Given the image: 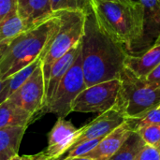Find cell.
<instances>
[{"mask_svg":"<svg viewBox=\"0 0 160 160\" xmlns=\"http://www.w3.org/2000/svg\"><path fill=\"white\" fill-rule=\"evenodd\" d=\"M50 158L45 152H42V153H39V154H37V155H33V156H22V157H20L19 155L12 158L11 159L9 160H46ZM51 159V158H50Z\"/></svg>","mask_w":160,"mask_h":160,"instance_id":"4316f807","label":"cell"},{"mask_svg":"<svg viewBox=\"0 0 160 160\" xmlns=\"http://www.w3.org/2000/svg\"><path fill=\"white\" fill-rule=\"evenodd\" d=\"M158 149L159 150V152H160V145H159V146H158Z\"/></svg>","mask_w":160,"mask_h":160,"instance_id":"1f68e13d","label":"cell"},{"mask_svg":"<svg viewBox=\"0 0 160 160\" xmlns=\"http://www.w3.org/2000/svg\"><path fill=\"white\" fill-rule=\"evenodd\" d=\"M143 11V28L141 41L133 56H139L154 46L160 35L159 0H140Z\"/></svg>","mask_w":160,"mask_h":160,"instance_id":"30bf717a","label":"cell"},{"mask_svg":"<svg viewBox=\"0 0 160 160\" xmlns=\"http://www.w3.org/2000/svg\"><path fill=\"white\" fill-rule=\"evenodd\" d=\"M81 128H77L65 118H58L48 134L46 155L52 160H58L75 142Z\"/></svg>","mask_w":160,"mask_h":160,"instance_id":"9c48e42d","label":"cell"},{"mask_svg":"<svg viewBox=\"0 0 160 160\" xmlns=\"http://www.w3.org/2000/svg\"><path fill=\"white\" fill-rule=\"evenodd\" d=\"M54 13L51 0H17V15L25 31L41 24Z\"/></svg>","mask_w":160,"mask_h":160,"instance_id":"7c38bea8","label":"cell"},{"mask_svg":"<svg viewBox=\"0 0 160 160\" xmlns=\"http://www.w3.org/2000/svg\"><path fill=\"white\" fill-rule=\"evenodd\" d=\"M159 3H160V0H159Z\"/></svg>","mask_w":160,"mask_h":160,"instance_id":"836d02e7","label":"cell"},{"mask_svg":"<svg viewBox=\"0 0 160 160\" xmlns=\"http://www.w3.org/2000/svg\"><path fill=\"white\" fill-rule=\"evenodd\" d=\"M8 99L38 117L40 115L45 99V83L41 63L26 82Z\"/></svg>","mask_w":160,"mask_h":160,"instance_id":"ba28073f","label":"cell"},{"mask_svg":"<svg viewBox=\"0 0 160 160\" xmlns=\"http://www.w3.org/2000/svg\"><path fill=\"white\" fill-rule=\"evenodd\" d=\"M102 139H95V140H89V141L82 142L78 143L77 145L69 148L59 159L62 160L65 159V158H68L84 157L89 152H91L93 149H95Z\"/></svg>","mask_w":160,"mask_h":160,"instance_id":"7402d4cb","label":"cell"},{"mask_svg":"<svg viewBox=\"0 0 160 160\" xmlns=\"http://www.w3.org/2000/svg\"><path fill=\"white\" fill-rule=\"evenodd\" d=\"M46 160H52V159H50V158H48V159H46Z\"/></svg>","mask_w":160,"mask_h":160,"instance_id":"d6a6232c","label":"cell"},{"mask_svg":"<svg viewBox=\"0 0 160 160\" xmlns=\"http://www.w3.org/2000/svg\"><path fill=\"white\" fill-rule=\"evenodd\" d=\"M40 63H41V59L39 57L29 66L25 67L20 71L9 76L8 79L4 80L3 86L0 92V103L9 98L26 82V80L32 75L34 70L38 68V66Z\"/></svg>","mask_w":160,"mask_h":160,"instance_id":"ac0fdd59","label":"cell"},{"mask_svg":"<svg viewBox=\"0 0 160 160\" xmlns=\"http://www.w3.org/2000/svg\"><path fill=\"white\" fill-rule=\"evenodd\" d=\"M132 129L134 132H137L141 128H143L145 127L160 124V106L157 109L149 112L146 115H144L142 118L139 119H132L128 120Z\"/></svg>","mask_w":160,"mask_h":160,"instance_id":"603a6c76","label":"cell"},{"mask_svg":"<svg viewBox=\"0 0 160 160\" xmlns=\"http://www.w3.org/2000/svg\"><path fill=\"white\" fill-rule=\"evenodd\" d=\"M134 160H160L159 150L156 147L145 144Z\"/></svg>","mask_w":160,"mask_h":160,"instance_id":"484cf974","label":"cell"},{"mask_svg":"<svg viewBox=\"0 0 160 160\" xmlns=\"http://www.w3.org/2000/svg\"><path fill=\"white\" fill-rule=\"evenodd\" d=\"M2 86H3V81H2V80H0V92H1Z\"/></svg>","mask_w":160,"mask_h":160,"instance_id":"4dcf8cb0","label":"cell"},{"mask_svg":"<svg viewBox=\"0 0 160 160\" xmlns=\"http://www.w3.org/2000/svg\"><path fill=\"white\" fill-rule=\"evenodd\" d=\"M120 84V79H115L86 87L72 102L71 111L102 113L113 109Z\"/></svg>","mask_w":160,"mask_h":160,"instance_id":"52a82bcc","label":"cell"},{"mask_svg":"<svg viewBox=\"0 0 160 160\" xmlns=\"http://www.w3.org/2000/svg\"><path fill=\"white\" fill-rule=\"evenodd\" d=\"M82 41V40H81ZM82 49V43L80 42L77 46L72 48L68 52H67L63 57L57 60L50 72L49 79L45 88V99H44V106L51 100L52 97L53 96L55 90L57 89L60 82L62 81L63 77L69 69L77 56L79 55ZM43 106V107H44Z\"/></svg>","mask_w":160,"mask_h":160,"instance_id":"9a60e30c","label":"cell"},{"mask_svg":"<svg viewBox=\"0 0 160 160\" xmlns=\"http://www.w3.org/2000/svg\"><path fill=\"white\" fill-rule=\"evenodd\" d=\"M133 132L128 120H127L124 124L104 137L97 147L84 157L94 160H109Z\"/></svg>","mask_w":160,"mask_h":160,"instance_id":"4fadbf2b","label":"cell"},{"mask_svg":"<svg viewBox=\"0 0 160 160\" xmlns=\"http://www.w3.org/2000/svg\"><path fill=\"white\" fill-rule=\"evenodd\" d=\"M58 14L61 19L59 29L46 45L40 57L45 88L53 64L81 42L84 32V12L63 10Z\"/></svg>","mask_w":160,"mask_h":160,"instance_id":"5b68a950","label":"cell"},{"mask_svg":"<svg viewBox=\"0 0 160 160\" xmlns=\"http://www.w3.org/2000/svg\"><path fill=\"white\" fill-rule=\"evenodd\" d=\"M17 14V0H0V23Z\"/></svg>","mask_w":160,"mask_h":160,"instance_id":"d4e9b609","label":"cell"},{"mask_svg":"<svg viewBox=\"0 0 160 160\" xmlns=\"http://www.w3.org/2000/svg\"><path fill=\"white\" fill-rule=\"evenodd\" d=\"M114 110L127 120L139 119L160 106V82L139 78L124 68Z\"/></svg>","mask_w":160,"mask_h":160,"instance_id":"277c9868","label":"cell"},{"mask_svg":"<svg viewBox=\"0 0 160 160\" xmlns=\"http://www.w3.org/2000/svg\"><path fill=\"white\" fill-rule=\"evenodd\" d=\"M160 64V35L152 48L139 56L127 55L125 68L139 78H146Z\"/></svg>","mask_w":160,"mask_h":160,"instance_id":"5bb4252c","label":"cell"},{"mask_svg":"<svg viewBox=\"0 0 160 160\" xmlns=\"http://www.w3.org/2000/svg\"><path fill=\"white\" fill-rule=\"evenodd\" d=\"M62 160H94L90 158H86V157H77V158H68Z\"/></svg>","mask_w":160,"mask_h":160,"instance_id":"f546056e","label":"cell"},{"mask_svg":"<svg viewBox=\"0 0 160 160\" xmlns=\"http://www.w3.org/2000/svg\"><path fill=\"white\" fill-rule=\"evenodd\" d=\"M82 65L86 87L119 79L125 68L124 48L98 26L92 8L85 13Z\"/></svg>","mask_w":160,"mask_h":160,"instance_id":"6da1fadb","label":"cell"},{"mask_svg":"<svg viewBox=\"0 0 160 160\" xmlns=\"http://www.w3.org/2000/svg\"><path fill=\"white\" fill-rule=\"evenodd\" d=\"M91 8L100 29L119 43L128 55L133 56L142 36V4L91 0Z\"/></svg>","mask_w":160,"mask_h":160,"instance_id":"7a4b0ae2","label":"cell"},{"mask_svg":"<svg viewBox=\"0 0 160 160\" xmlns=\"http://www.w3.org/2000/svg\"><path fill=\"white\" fill-rule=\"evenodd\" d=\"M51 5L53 12L68 10L86 13L91 9V0H51Z\"/></svg>","mask_w":160,"mask_h":160,"instance_id":"44dd1931","label":"cell"},{"mask_svg":"<svg viewBox=\"0 0 160 160\" xmlns=\"http://www.w3.org/2000/svg\"><path fill=\"white\" fill-rule=\"evenodd\" d=\"M24 30V25L20 17L15 14L0 23V44L9 41Z\"/></svg>","mask_w":160,"mask_h":160,"instance_id":"ffe728a7","label":"cell"},{"mask_svg":"<svg viewBox=\"0 0 160 160\" xmlns=\"http://www.w3.org/2000/svg\"><path fill=\"white\" fill-rule=\"evenodd\" d=\"M26 127H10L0 129V160H9L18 156Z\"/></svg>","mask_w":160,"mask_h":160,"instance_id":"e0dca14e","label":"cell"},{"mask_svg":"<svg viewBox=\"0 0 160 160\" xmlns=\"http://www.w3.org/2000/svg\"><path fill=\"white\" fill-rule=\"evenodd\" d=\"M107 1H112V2H119V3H124L128 5H136L141 3L140 0H107Z\"/></svg>","mask_w":160,"mask_h":160,"instance_id":"f1b7e54d","label":"cell"},{"mask_svg":"<svg viewBox=\"0 0 160 160\" xmlns=\"http://www.w3.org/2000/svg\"><path fill=\"white\" fill-rule=\"evenodd\" d=\"M82 50V49H81ZM86 88L82 65L81 52L67 71L51 100L42 108L43 113H53L58 118H65L71 111V104L78 95Z\"/></svg>","mask_w":160,"mask_h":160,"instance_id":"8992f818","label":"cell"},{"mask_svg":"<svg viewBox=\"0 0 160 160\" xmlns=\"http://www.w3.org/2000/svg\"><path fill=\"white\" fill-rule=\"evenodd\" d=\"M38 118L8 99L0 103V129L10 127H28Z\"/></svg>","mask_w":160,"mask_h":160,"instance_id":"2e32d148","label":"cell"},{"mask_svg":"<svg viewBox=\"0 0 160 160\" xmlns=\"http://www.w3.org/2000/svg\"><path fill=\"white\" fill-rule=\"evenodd\" d=\"M143 142L153 147L158 148L160 145V124L151 125L137 131Z\"/></svg>","mask_w":160,"mask_h":160,"instance_id":"cb8c5ba5","label":"cell"},{"mask_svg":"<svg viewBox=\"0 0 160 160\" xmlns=\"http://www.w3.org/2000/svg\"><path fill=\"white\" fill-rule=\"evenodd\" d=\"M126 121L127 119L114 109L102 112L89 124L81 128V132L71 147L84 141L102 139Z\"/></svg>","mask_w":160,"mask_h":160,"instance_id":"8fae6325","label":"cell"},{"mask_svg":"<svg viewBox=\"0 0 160 160\" xmlns=\"http://www.w3.org/2000/svg\"><path fill=\"white\" fill-rule=\"evenodd\" d=\"M60 23V16L55 12L37 27L23 31L9 41L0 44V80L8 79L41 57Z\"/></svg>","mask_w":160,"mask_h":160,"instance_id":"3957f363","label":"cell"},{"mask_svg":"<svg viewBox=\"0 0 160 160\" xmlns=\"http://www.w3.org/2000/svg\"><path fill=\"white\" fill-rule=\"evenodd\" d=\"M145 144L141 136L133 132L109 160H134Z\"/></svg>","mask_w":160,"mask_h":160,"instance_id":"d6986e66","label":"cell"},{"mask_svg":"<svg viewBox=\"0 0 160 160\" xmlns=\"http://www.w3.org/2000/svg\"><path fill=\"white\" fill-rule=\"evenodd\" d=\"M145 79L150 82H160V64Z\"/></svg>","mask_w":160,"mask_h":160,"instance_id":"83f0119b","label":"cell"}]
</instances>
